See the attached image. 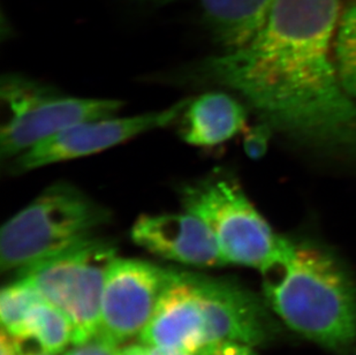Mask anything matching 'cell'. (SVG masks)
Instances as JSON below:
<instances>
[{
    "label": "cell",
    "mask_w": 356,
    "mask_h": 355,
    "mask_svg": "<svg viewBox=\"0 0 356 355\" xmlns=\"http://www.w3.org/2000/svg\"><path fill=\"white\" fill-rule=\"evenodd\" d=\"M339 14L340 0H276L250 43L204 58L181 77L234 91L268 126L356 161V101L332 57Z\"/></svg>",
    "instance_id": "obj_1"
},
{
    "label": "cell",
    "mask_w": 356,
    "mask_h": 355,
    "mask_svg": "<svg viewBox=\"0 0 356 355\" xmlns=\"http://www.w3.org/2000/svg\"><path fill=\"white\" fill-rule=\"evenodd\" d=\"M266 303L287 328L340 355L356 349V283L338 258L284 238L261 270Z\"/></svg>",
    "instance_id": "obj_2"
},
{
    "label": "cell",
    "mask_w": 356,
    "mask_h": 355,
    "mask_svg": "<svg viewBox=\"0 0 356 355\" xmlns=\"http://www.w3.org/2000/svg\"><path fill=\"white\" fill-rule=\"evenodd\" d=\"M112 212L66 181L45 188L0 230L3 271L42 261L96 237L110 224Z\"/></svg>",
    "instance_id": "obj_3"
},
{
    "label": "cell",
    "mask_w": 356,
    "mask_h": 355,
    "mask_svg": "<svg viewBox=\"0 0 356 355\" xmlns=\"http://www.w3.org/2000/svg\"><path fill=\"white\" fill-rule=\"evenodd\" d=\"M179 198L184 210L197 216L212 232L226 265L261 270L282 247L284 238L227 173L213 172L185 184Z\"/></svg>",
    "instance_id": "obj_4"
},
{
    "label": "cell",
    "mask_w": 356,
    "mask_h": 355,
    "mask_svg": "<svg viewBox=\"0 0 356 355\" xmlns=\"http://www.w3.org/2000/svg\"><path fill=\"white\" fill-rule=\"evenodd\" d=\"M117 258L113 242L96 235L19 269L17 278L29 283L47 301L70 317L74 326L73 344H79L101 331L105 279Z\"/></svg>",
    "instance_id": "obj_5"
},
{
    "label": "cell",
    "mask_w": 356,
    "mask_h": 355,
    "mask_svg": "<svg viewBox=\"0 0 356 355\" xmlns=\"http://www.w3.org/2000/svg\"><path fill=\"white\" fill-rule=\"evenodd\" d=\"M1 101L8 118L0 134L3 161L83 121L117 116L124 103L112 98L76 97L20 74H5L1 79Z\"/></svg>",
    "instance_id": "obj_6"
},
{
    "label": "cell",
    "mask_w": 356,
    "mask_h": 355,
    "mask_svg": "<svg viewBox=\"0 0 356 355\" xmlns=\"http://www.w3.org/2000/svg\"><path fill=\"white\" fill-rule=\"evenodd\" d=\"M191 98L164 110L128 117L99 118L83 121L47 139L10 161V172L21 175L60 161L87 157L117 147L131 139L178 121Z\"/></svg>",
    "instance_id": "obj_7"
},
{
    "label": "cell",
    "mask_w": 356,
    "mask_h": 355,
    "mask_svg": "<svg viewBox=\"0 0 356 355\" xmlns=\"http://www.w3.org/2000/svg\"><path fill=\"white\" fill-rule=\"evenodd\" d=\"M204 315L207 345L236 342L266 345L276 339L279 328L264 297L240 283L222 277L188 272Z\"/></svg>",
    "instance_id": "obj_8"
},
{
    "label": "cell",
    "mask_w": 356,
    "mask_h": 355,
    "mask_svg": "<svg viewBox=\"0 0 356 355\" xmlns=\"http://www.w3.org/2000/svg\"><path fill=\"white\" fill-rule=\"evenodd\" d=\"M175 272L136 258H115L105 279L99 333L117 344L140 337Z\"/></svg>",
    "instance_id": "obj_9"
},
{
    "label": "cell",
    "mask_w": 356,
    "mask_h": 355,
    "mask_svg": "<svg viewBox=\"0 0 356 355\" xmlns=\"http://www.w3.org/2000/svg\"><path fill=\"white\" fill-rule=\"evenodd\" d=\"M131 237L136 245L168 261L196 268L226 265L212 232L188 212L142 214L133 225Z\"/></svg>",
    "instance_id": "obj_10"
},
{
    "label": "cell",
    "mask_w": 356,
    "mask_h": 355,
    "mask_svg": "<svg viewBox=\"0 0 356 355\" xmlns=\"http://www.w3.org/2000/svg\"><path fill=\"white\" fill-rule=\"evenodd\" d=\"M142 344L196 354L205 345V322L188 271L175 270L152 319L140 335Z\"/></svg>",
    "instance_id": "obj_11"
},
{
    "label": "cell",
    "mask_w": 356,
    "mask_h": 355,
    "mask_svg": "<svg viewBox=\"0 0 356 355\" xmlns=\"http://www.w3.org/2000/svg\"><path fill=\"white\" fill-rule=\"evenodd\" d=\"M179 134L194 147H216L245 128L247 111L231 95L210 91L191 98L179 117Z\"/></svg>",
    "instance_id": "obj_12"
},
{
    "label": "cell",
    "mask_w": 356,
    "mask_h": 355,
    "mask_svg": "<svg viewBox=\"0 0 356 355\" xmlns=\"http://www.w3.org/2000/svg\"><path fill=\"white\" fill-rule=\"evenodd\" d=\"M276 0H200L207 31L224 52L250 43L262 31Z\"/></svg>",
    "instance_id": "obj_13"
},
{
    "label": "cell",
    "mask_w": 356,
    "mask_h": 355,
    "mask_svg": "<svg viewBox=\"0 0 356 355\" xmlns=\"http://www.w3.org/2000/svg\"><path fill=\"white\" fill-rule=\"evenodd\" d=\"M15 337L34 340L40 351L57 354L73 344L74 326L61 309L42 299L29 309Z\"/></svg>",
    "instance_id": "obj_14"
},
{
    "label": "cell",
    "mask_w": 356,
    "mask_h": 355,
    "mask_svg": "<svg viewBox=\"0 0 356 355\" xmlns=\"http://www.w3.org/2000/svg\"><path fill=\"white\" fill-rule=\"evenodd\" d=\"M334 57L343 87L356 101V3L340 19Z\"/></svg>",
    "instance_id": "obj_15"
},
{
    "label": "cell",
    "mask_w": 356,
    "mask_h": 355,
    "mask_svg": "<svg viewBox=\"0 0 356 355\" xmlns=\"http://www.w3.org/2000/svg\"><path fill=\"white\" fill-rule=\"evenodd\" d=\"M44 299L24 279L17 278L7 285L0 293V320L3 329L17 336L29 309Z\"/></svg>",
    "instance_id": "obj_16"
},
{
    "label": "cell",
    "mask_w": 356,
    "mask_h": 355,
    "mask_svg": "<svg viewBox=\"0 0 356 355\" xmlns=\"http://www.w3.org/2000/svg\"><path fill=\"white\" fill-rule=\"evenodd\" d=\"M118 345L104 335L98 333L88 340L73 344L63 355H120L121 349Z\"/></svg>",
    "instance_id": "obj_17"
},
{
    "label": "cell",
    "mask_w": 356,
    "mask_h": 355,
    "mask_svg": "<svg viewBox=\"0 0 356 355\" xmlns=\"http://www.w3.org/2000/svg\"><path fill=\"white\" fill-rule=\"evenodd\" d=\"M195 355H256L254 347L236 342H216L205 345Z\"/></svg>",
    "instance_id": "obj_18"
},
{
    "label": "cell",
    "mask_w": 356,
    "mask_h": 355,
    "mask_svg": "<svg viewBox=\"0 0 356 355\" xmlns=\"http://www.w3.org/2000/svg\"><path fill=\"white\" fill-rule=\"evenodd\" d=\"M269 127L263 125L249 132L245 140V149L250 157L259 158L266 152Z\"/></svg>",
    "instance_id": "obj_19"
},
{
    "label": "cell",
    "mask_w": 356,
    "mask_h": 355,
    "mask_svg": "<svg viewBox=\"0 0 356 355\" xmlns=\"http://www.w3.org/2000/svg\"><path fill=\"white\" fill-rule=\"evenodd\" d=\"M21 339L3 329L0 335V355H24L21 349Z\"/></svg>",
    "instance_id": "obj_20"
},
{
    "label": "cell",
    "mask_w": 356,
    "mask_h": 355,
    "mask_svg": "<svg viewBox=\"0 0 356 355\" xmlns=\"http://www.w3.org/2000/svg\"><path fill=\"white\" fill-rule=\"evenodd\" d=\"M147 347H148V355H195L181 349H166V347H157V346H147Z\"/></svg>",
    "instance_id": "obj_21"
},
{
    "label": "cell",
    "mask_w": 356,
    "mask_h": 355,
    "mask_svg": "<svg viewBox=\"0 0 356 355\" xmlns=\"http://www.w3.org/2000/svg\"><path fill=\"white\" fill-rule=\"evenodd\" d=\"M120 355H148V347L145 344L127 346L121 349Z\"/></svg>",
    "instance_id": "obj_22"
},
{
    "label": "cell",
    "mask_w": 356,
    "mask_h": 355,
    "mask_svg": "<svg viewBox=\"0 0 356 355\" xmlns=\"http://www.w3.org/2000/svg\"><path fill=\"white\" fill-rule=\"evenodd\" d=\"M143 1H148V3H155V5H166L173 0H143Z\"/></svg>",
    "instance_id": "obj_23"
},
{
    "label": "cell",
    "mask_w": 356,
    "mask_h": 355,
    "mask_svg": "<svg viewBox=\"0 0 356 355\" xmlns=\"http://www.w3.org/2000/svg\"><path fill=\"white\" fill-rule=\"evenodd\" d=\"M24 355H56V354H52V353L43 352V351H40V352L28 353V354H26V353H24Z\"/></svg>",
    "instance_id": "obj_24"
}]
</instances>
